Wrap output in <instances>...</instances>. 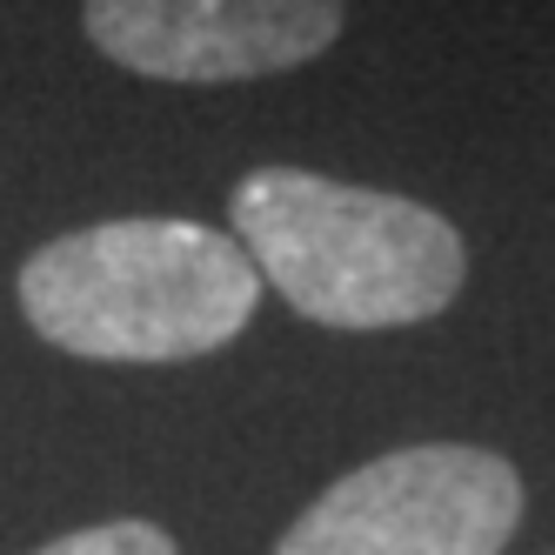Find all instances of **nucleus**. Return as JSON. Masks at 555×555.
<instances>
[{
    "mask_svg": "<svg viewBox=\"0 0 555 555\" xmlns=\"http://www.w3.org/2000/svg\"><path fill=\"white\" fill-rule=\"evenodd\" d=\"M255 301L248 248L175 215L94 221L21 261L27 328L81 362H194L242 335Z\"/></svg>",
    "mask_w": 555,
    "mask_h": 555,
    "instance_id": "obj_1",
    "label": "nucleus"
},
{
    "mask_svg": "<svg viewBox=\"0 0 555 555\" xmlns=\"http://www.w3.org/2000/svg\"><path fill=\"white\" fill-rule=\"evenodd\" d=\"M228 215L255 274L322 328L435 322L468 282L455 221L409 194L348 188L308 168H255Z\"/></svg>",
    "mask_w": 555,
    "mask_h": 555,
    "instance_id": "obj_2",
    "label": "nucleus"
},
{
    "mask_svg": "<svg viewBox=\"0 0 555 555\" xmlns=\"http://www.w3.org/2000/svg\"><path fill=\"white\" fill-rule=\"evenodd\" d=\"M522 522V475L475 442L388 449L314 495L274 555H495Z\"/></svg>",
    "mask_w": 555,
    "mask_h": 555,
    "instance_id": "obj_3",
    "label": "nucleus"
},
{
    "mask_svg": "<svg viewBox=\"0 0 555 555\" xmlns=\"http://www.w3.org/2000/svg\"><path fill=\"white\" fill-rule=\"evenodd\" d=\"M341 0H88V41L128 74L181 88L268 81L335 48Z\"/></svg>",
    "mask_w": 555,
    "mask_h": 555,
    "instance_id": "obj_4",
    "label": "nucleus"
},
{
    "mask_svg": "<svg viewBox=\"0 0 555 555\" xmlns=\"http://www.w3.org/2000/svg\"><path fill=\"white\" fill-rule=\"evenodd\" d=\"M34 555H181V548H175L168 529H154V522H94V529L54 535Z\"/></svg>",
    "mask_w": 555,
    "mask_h": 555,
    "instance_id": "obj_5",
    "label": "nucleus"
}]
</instances>
